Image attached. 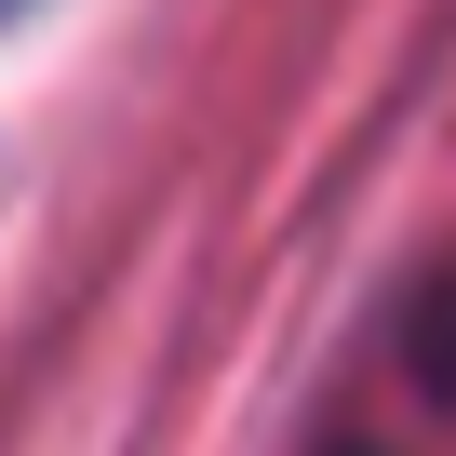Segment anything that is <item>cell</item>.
Masks as SVG:
<instances>
[]
</instances>
